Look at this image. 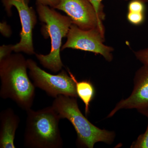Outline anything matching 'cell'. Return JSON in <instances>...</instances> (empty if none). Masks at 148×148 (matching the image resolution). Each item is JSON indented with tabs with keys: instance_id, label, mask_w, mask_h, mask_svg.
<instances>
[{
	"instance_id": "52a82bcc",
	"label": "cell",
	"mask_w": 148,
	"mask_h": 148,
	"mask_svg": "<svg viewBox=\"0 0 148 148\" xmlns=\"http://www.w3.org/2000/svg\"><path fill=\"white\" fill-rule=\"evenodd\" d=\"M29 0H2L6 11L9 15L12 14L11 8L15 7L18 11L21 31L19 42L13 45V51L35 54L33 42V30L37 23V16L34 9L29 6Z\"/></svg>"
},
{
	"instance_id": "d6986e66",
	"label": "cell",
	"mask_w": 148,
	"mask_h": 148,
	"mask_svg": "<svg viewBox=\"0 0 148 148\" xmlns=\"http://www.w3.org/2000/svg\"><path fill=\"white\" fill-rule=\"evenodd\" d=\"M59 1V0H36V2L55 9L56 7L58 4Z\"/></svg>"
},
{
	"instance_id": "8fae6325",
	"label": "cell",
	"mask_w": 148,
	"mask_h": 148,
	"mask_svg": "<svg viewBox=\"0 0 148 148\" xmlns=\"http://www.w3.org/2000/svg\"><path fill=\"white\" fill-rule=\"evenodd\" d=\"M69 74L73 79L76 85V89L78 97H79L85 105V112L86 115L89 112V106L95 97V89L93 84L88 80L78 82L75 76L68 71Z\"/></svg>"
},
{
	"instance_id": "ba28073f",
	"label": "cell",
	"mask_w": 148,
	"mask_h": 148,
	"mask_svg": "<svg viewBox=\"0 0 148 148\" xmlns=\"http://www.w3.org/2000/svg\"><path fill=\"white\" fill-rule=\"evenodd\" d=\"M55 9L65 12L73 24L83 30L96 27L105 29L103 20L88 0H59Z\"/></svg>"
},
{
	"instance_id": "8992f818",
	"label": "cell",
	"mask_w": 148,
	"mask_h": 148,
	"mask_svg": "<svg viewBox=\"0 0 148 148\" xmlns=\"http://www.w3.org/2000/svg\"><path fill=\"white\" fill-rule=\"evenodd\" d=\"M67 37V41L61 47V51L72 48L90 51L102 55L109 62L112 60L113 48L104 44L105 29L96 27L89 30H83L73 24Z\"/></svg>"
},
{
	"instance_id": "277c9868",
	"label": "cell",
	"mask_w": 148,
	"mask_h": 148,
	"mask_svg": "<svg viewBox=\"0 0 148 148\" xmlns=\"http://www.w3.org/2000/svg\"><path fill=\"white\" fill-rule=\"evenodd\" d=\"M50 8L36 2L40 20L45 24L43 27L42 34L45 37H50L51 49L47 55H35L44 68L57 73L64 66L60 56L62 39L67 36L73 22L69 16L62 15Z\"/></svg>"
},
{
	"instance_id": "3957f363",
	"label": "cell",
	"mask_w": 148,
	"mask_h": 148,
	"mask_svg": "<svg viewBox=\"0 0 148 148\" xmlns=\"http://www.w3.org/2000/svg\"><path fill=\"white\" fill-rule=\"evenodd\" d=\"M51 106L61 119H66L73 125L76 132L78 145L92 148L98 142L111 144L113 142L115 133L100 129L90 123L80 110L76 98L59 95Z\"/></svg>"
},
{
	"instance_id": "7a4b0ae2",
	"label": "cell",
	"mask_w": 148,
	"mask_h": 148,
	"mask_svg": "<svg viewBox=\"0 0 148 148\" xmlns=\"http://www.w3.org/2000/svg\"><path fill=\"white\" fill-rule=\"evenodd\" d=\"M24 146L30 148H61L63 141L59 127L61 119L52 106L27 111Z\"/></svg>"
},
{
	"instance_id": "5bb4252c",
	"label": "cell",
	"mask_w": 148,
	"mask_h": 148,
	"mask_svg": "<svg viewBox=\"0 0 148 148\" xmlns=\"http://www.w3.org/2000/svg\"><path fill=\"white\" fill-rule=\"evenodd\" d=\"M144 13L134 12H128L127 19L131 24L138 25L142 24L144 20Z\"/></svg>"
},
{
	"instance_id": "6da1fadb",
	"label": "cell",
	"mask_w": 148,
	"mask_h": 148,
	"mask_svg": "<svg viewBox=\"0 0 148 148\" xmlns=\"http://www.w3.org/2000/svg\"><path fill=\"white\" fill-rule=\"evenodd\" d=\"M27 69V60L20 53L11 54L0 61V96L12 99L26 111L31 109L35 96V86Z\"/></svg>"
},
{
	"instance_id": "9a60e30c",
	"label": "cell",
	"mask_w": 148,
	"mask_h": 148,
	"mask_svg": "<svg viewBox=\"0 0 148 148\" xmlns=\"http://www.w3.org/2000/svg\"><path fill=\"white\" fill-rule=\"evenodd\" d=\"M137 59L148 69V47L135 52Z\"/></svg>"
},
{
	"instance_id": "2e32d148",
	"label": "cell",
	"mask_w": 148,
	"mask_h": 148,
	"mask_svg": "<svg viewBox=\"0 0 148 148\" xmlns=\"http://www.w3.org/2000/svg\"><path fill=\"white\" fill-rule=\"evenodd\" d=\"M88 1L93 6L96 12L98 14L100 18L103 21L105 18V14L103 11L104 6L102 3L103 0H88Z\"/></svg>"
},
{
	"instance_id": "7c38bea8",
	"label": "cell",
	"mask_w": 148,
	"mask_h": 148,
	"mask_svg": "<svg viewBox=\"0 0 148 148\" xmlns=\"http://www.w3.org/2000/svg\"><path fill=\"white\" fill-rule=\"evenodd\" d=\"M148 125L145 133L140 135L137 140L134 142L130 147L132 148H148Z\"/></svg>"
},
{
	"instance_id": "e0dca14e",
	"label": "cell",
	"mask_w": 148,
	"mask_h": 148,
	"mask_svg": "<svg viewBox=\"0 0 148 148\" xmlns=\"http://www.w3.org/2000/svg\"><path fill=\"white\" fill-rule=\"evenodd\" d=\"M13 45H3L0 47V61L11 54L13 51Z\"/></svg>"
},
{
	"instance_id": "ac0fdd59",
	"label": "cell",
	"mask_w": 148,
	"mask_h": 148,
	"mask_svg": "<svg viewBox=\"0 0 148 148\" xmlns=\"http://www.w3.org/2000/svg\"><path fill=\"white\" fill-rule=\"evenodd\" d=\"M0 32L4 36L8 37V38L10 37L12 34V31L10 27L8 25L6 22L1 23Z\"/></svg>"
},
{
	"instance_id": "9c48e42d",
	"label": "cell",
	"mask_w": 148,
	"mask_h": 148,
	"mask_svg": "<svg viewBox=\"0 0 148 148\" xmlns=\"http://www.w3.org/2000/svg\"><path fill=\"white\" fill-rule=\"evenodd\" d=\"M123 109H136L140 113L148 116V69L145 66L136 72L134 89L131 95L120 101L108 117H111Z\"/></svg>"
},
{
	"instance_id": "ffe728a7",
	"label": "cell",
	"mask_w": 148,
	"mask_h": 148,
	"mask_svg": "<svg viewBox=\"0 0 148 148\" xmlns=\"http://www.w3.org/2000/svg\"><path fill=\"white\" fill-rule=\"evenodd\" d=\"M140 1H143L144 3L148 1V0H140Z\"/></svg>"
},
{
	"instance_id": "5b68a950",
	"label": "cell",
	"mask_w": 148,
	"mask_h": 148,
	"mask_svg": "<svg viewBox=\"0 0 148 148\" xmlns=\"http://www.w3.org/2000/svg\"><path fill=\"white\" fill-rule=\"evenodd\" d=\"M27 64L29 75L35 86L44 90L53 98L60 95L77 98L75 83L65 71L53 75L41 69L32 59H27Z\"/></svg>"
},
{
	"instance_id": "4fadbf2b",
	"label": "cell",
	"mask_w": 148,
	"mask_h": 148,
	"mask_svg": "<svg viewBox=\"0 0 148 148\" xmlns=\"http://www.w3.org/2000/svg\"><path fill=\"white\" fill-rule=\"evenodd\" d=\"M144 3L140 0H132L128 5V12L144 13L145 9Z\"/></svg>"
},
{
	"instance_id": "30bf717a",
	"label": "cell",
	"mask_w": 148,
	"mask_h": 148,
	"mask_svg": "<svg viewBox=\"0 0 148 148\" xmlns=\"http://www.w3.org/2000/svg\"><path fill=\"white\" fill-rule=\"evenodd\" d=\"M20 122L19 117L9 108L0 114V148H15L14 138Z\"/></svg>"
}]
</instances>
